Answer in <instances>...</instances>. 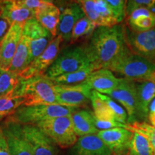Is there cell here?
I'll list each match as a JSON object with an SVG mask.
<instances>
[{
    "instance_id": "cell-17",
    "label": "cell",
    "mask_w": 155,
    "mask_h": 155,
    "mask_svg": "<svg viewBox=\"0 0 155 155\" xmlns=\"http://www.w3.org/2000/svg\"><path fill=\"white\" fill-rule=\"evenodd\" d=\"M122 78H116L109 69L101 68L93 71L84 83L92 91L107 96L110 92L117 88Z\"/></svg>"
},
{
    "instance_id": "cell-1",
    "label": "cell",
    "mask_w": 155,
    "mask_h": 155,
    "mask_svg": "<svg viewBox=\"0 0 155 155\" xmlns=\"http://www.w3.org/2000/svg\"><path fill=\"white\" fill-rule=\"evenodd\" d=\"M127 47L124 26L97 27L83 48L95 71L108 68Z\"/></svg>"
},
{
    "instance_id": "cell-28",
    "label": "cell",
    "mask_w": 155,
    "mask_h": 155,
    "mask_svg": "<svg viewBox=\"0 0 155 155\" xmlns=\"http://www.w3.org/2000/svg\"><path fill=\"white\" fill-rule=\"evenodd\" d=\"M25 103L24 97L13 94L0 97V119L12 115L17 108L24 105Z\"/></svg>"
},
{
    "instance_id": "cell-37",
    "label": "cell",
    "mask_w": 155,
    "mask_h": 155,
    "mask_svg": "<svg viewBox=\"0 0 155 155\" xmlns=\"http://www.w3.org/2000/svg\"><path fill=\"white\" fill-rule=\"evenodd\" d=\"M0 155H11L2 127H0Z\"/></svg>"
},
{
    "instance_id": "cell-32",
    "label": "cell",
    "mask_w": 155,
    "mask_h": 155,
    "mask_svg": "<svg viewBox=\"0 0 155 155\" xmlns=\"http://www.w3.org/2000/svg\"><path fill=\"white\" fill-rule=\"evenodd\" d=\"M100 95L116 121H119V123L123 124H127L128 116L124 108L121 105H119L117 102L114 101V99H112L111 97L101 94H100Z\"/></svg>"
},
{
    "instance_id": "cell-29",
    "label": "cell",
    "mask_w": 155,
    "mask_h": 155,
    "mask_svg": "<svg viewBox=\"0 0 155 155\" xmlns=\"http://www.w3.org/2000/svg\"><path fill=\"white\" fill-rule=\"evenodd\" d=\"M96 28V25L86 16L83 17L78 21L73 29L71 42L73 44L83 37L92 35Z\"/></svg>"
},
{
    "instance_id": "cell-14",
    "label": "cell",
    "mask_w": 155,
    "mask_h": 155,
    "mask_svg": "<svg viewBox=\"0 0 155 155\" xmlns=\"http://www.w3.org/2000/svg\"><path fill=\"white\" fill-rule=\"evenodd\" d=\"M22 132L33 155H58L56 144L35 125H22Z\"/></svg>"
},
{
    "instance_id": "cell-21",
    "label": "cell",
    "mask_w": 155,
    "mask_h": 155,
    "mask_svg": "<svg viewBox=\"0 0 155 155\" xmlns=\"http://www.w3.org/2000/svg\"><path fill=\"white\" fill-rule=\"evenodd\" d=\"M1 14L10 21L15 22L24 23L32 17H35V13L23 5L21 0L0 1Z\"/></svg>"
},
{
    "instance_id": "cell-6",
    "label": "cell",
    "mask_w": 155,
    "mask_h": 155,
    "mask_svg": "<svg viewBox=\"0 0 155 155\" xmlns=\"http://www.w3.org/2000/svg\"><path fill=\"white\" fill-rule=\"evenodd\" d=\"M92 65L83 47L67 48L60 53L45 75L53 78Z\"/></svg>"
},
{
    "instance_id": "cell-18",
    "label": "cell",
    "mask_w": 155,
    "mask_h": 155,
    "mask_svg": "<svg viewBox=\"0 0 155 155\" xmlns=\"http://www.w3.org/2000/svg\"><path fill=\"white\" fill-rule=\"evenodd\" d=\"M86 16L83 9L78 2L71 4L63 9L60 16L58 35L65 41L71 42V35L75 25Z\"/></svg>"
},
{
    "instance_id": "cell-9",
    "label": "cell",
    "mask_w": 155,
    "mask_h": 155,
    "mask_svg": "<svg viewBox=\"0 0 155 155\" xmlns=\"http://www.w3.org/2000/svg\"><path fill=\"white\" fill-rule=\"evenodd\" d=\"M123 106L128 116L127 124L139 121V109L137 104L135 81L122 78L116 88L108 94Z\"/></svg>"
},
{
    "instance_id": "cell-35",
    "label": "cell",
    "mask_w": 155,
    "mask_h": 155,
    "mask_svg": "<svg viewBox=\"0 0 155 155\" xmlns=\"http://www.w3.org/2000/svg\"><path fill=\"white\" fill-rule=\"evenodd\" d=\"M12 23L2 15H0V42L5 38L12 26Z\"/></svg>"
},
{
    "instance_id": "cell-25",
    "label": "cell",
    "mask_w": 155,
    "mask_h": 155,
    "mask_svg": "<svg viewBox=\"0 0 155 155\" xmlns=\"http://www.w3.org/2000/svg\"><path fill=\"white\" fill-rule=\"evenodd\" d=\"M95 70L93 65L85 68L75 71V72L66 73L60 76L53 78L51 79L55 85H77L85 82L88 75Z\"/></svg>"
},
{
    "instance_id": "cell-26",
    "label": "cell",
    "mask_w": 155,
    "mask_h": 155,
    "mask_svg": "<svg viewBox=\"0 0 155 155\" xmlns=\"http://www.w3.org/2000/svg\"><path fill=\"white\" fill-rule=\"evenodd\" d=\"M127 155H153V149L150 140L140 134L133 132Z\"/></svg>"
},
{
    "instance_id": "cell-20",
    "label": "cell",
    "mask_w": 155,
    "mask_h": 155,
    "mask_svg": "<svg viewBox=\"0 0 155 155\" xmlns=\"http://www.w3.org/2000/svg\"><path fill=\"white\" fill-rule=\"evenodd\" d=\"M137 104L139 109V121L148 122L149 108L155 98V83L152 81L136 82Z\"/></svg>"
},
{
    "instance_id": "cell-11",
    "label": "cell",
    "mask_w": 155,
    "mask_h": 155,
    "mask_svg": "<svg viewBox=\"0 0 155 155\" xmlns=\"http://www.w3.org/2000/svg\"><path fill=\"white\" fill-rule=\"evenodd\" d=\"M57 104L79 108L91 101L92 89L85 83L77 85H55Z\"/></svg>"
},
{
    "instance_id": "cell-34",
    "label": "cell",
    "mask_w": 155,
    "mask_h": 155,
    "mask_svg": "<svg viewBox=\"0 0 155 155\" xmlns=\"http://www.w3.org/2000/svg\"><path fill=\"white\" fill-rule=\"evenodd\" d=\"M155 6V0H129L127 1L126 17L129 16L135 9L139 8H147L150 11Z\"/></svg>"
},
{
    "instance_id": "cell-12",
    "label": "cell",
    "mask_w": 155,
    "mask_h": 155,
    "mask_svg": "<svg viewBox=\"0 0 155 155\" xmlns=\"http://www.w3.org/2000/svg\"><path fill=\"white\" fill-rule=\"evenodd\" d=\"M86 16L97 27H113L119 25L106 0L78 1Z\"/></svg>"
},
{
    "instance_id": "cell-27",
    "label": "cell",
    "mask_w": 155,
    "mask_h": 155,
    "mask_svg": "<svg viewBox=\"0 0 155 155\" xmlns=\"http://www.w3.org/2000/svg\"><path fill=\"white\" fill-rule=\"evenodd\" d=\"M19 82V75L0 68V97L13 94Z\"/></svg>"
},
{
    "instance_id": "cell-31",
    "label": "cell",
    "mask_w": 155,
    "mask_h": 155,
    "mask_svg": "<svg viewBox=\"0 0 155 155\" xmlns=\"http://www.w3.org/2000/svg\"><path fill=\"white\" fill-rule=\"evenodd\" d=\"M126 129L132 132L139 133L146 137L151 143L155 141V127L151 125L148 122L136 121L126 124Z\"/></svg>"
},
{
    "instance_id": "cell-23",
    "label": "cell",
    "mask_w": 155,
    "mask_h": 155,
    "mask_svg": "<svg viewBox=\"0 0 155 155\" xmlns=\"http://www.w3.org/2000/svg\"><path fill=\"white\" fill-rule=\"evenodd\" d=\"M71 117L73 129L78 137L97 134L98 132L95 126L94 114L86 110H76Z\"/></svg>"
},
{
    "instance_id": "cell-24",
    "label": "cell",
    "mask_w": 155,
    "mask_h": 155,
    "mask_svg": "<svg viewBox=\"0 0 155 155\" xmlns=\"http://www.w3.org/2000/svg\"><path fill=\"white\" fill-rule=\"evenodd\" d=\"M30 44L28 40L25 36H22L18 47L12 61L9 71L19 74L30 64Z\"/></svg>"
},
{
    "instance_id": "cell-15",
    "label": "cell",
    "mask_w": 155,
    "mask_h": 155,
    "mask_svg": "<svg viewBox=\"0 0 155 155\" xmlns=\"http://www.w3.org/2000/svg\"><path fill=\"white\" fill-rule=\"evenodd\" d=\"M24 24L12 23L8 32L0 42V68L9 70L10 67L12 58L22 38Z\"/></svg>"
},
{
    "instance_id": "cell-10",
    "label": "cell",
    "mask_w": 155,
    "mask_h": 155,
    "mask_svg": "<svg viewBox=\"0 0 155 155\" xmlns=\"http://www.w3.org/2000/svg\"><path fill=\"white\" fill-rule=\"evenodd\" d=\"M63 41L60 36L55 37L43 53L35 58L26 69L19 73V78L26 80L37 75L45 74L59 55L61 44Z\"/></svg>"
},
{
    "instance_id": "cell-19",
    "label": "cell",
    "mask_w": 155,
    "mask_h": 155,
    "mask_svg": "<svg viewBox=\"0 0 155 155\" xmlns=\"http://www.w3.org/2000/svg\"><path fill=\"white\" fill-rule=\"evenodd\" d=\"M71 155H114L97 134L87 135L78 139L72 147Z\"/></svg>"
},
{
    "instance_id": "cell-38",
    "label": "cell",
    "mask_w": 155,
    "mask_h": 155,
    "mask_svg": "<svg viewBox=\"0 0 155 155\" xmlns=\"http://www.w3.org/2000/svg\"><path fill=\"white\" fill-rule=\"evenodd\" d=\"M148 123L155 127V98L151 102L149 108Z\"/></svg>"
},
{
    "instance_id": "cell-5",
    "label": "cell",
    "mask_w": 155,
    "mask_h": 155,
    "mask_svg": "<svg viewBox=\"0 0 155 155\" xmlns=\"http://www.w3.org/2000/svg\"><path fill=\"white\" fill-rule=\"evenodd\" d=\"M35 126L61 148L72 147L78 139L73 129L71 116L49 119Z\"/></svg>"
},
{
    "instance_id": "cell-2",
    "label": "cell",
    "mask_w": 155,
    "mask_h": 155,
    "mask_svg": "<svg viewBox=\"0 0 155 155\" xmlns=\"http://www.w3.org/2000/svg\"><path fill=\"white\" fill-rule=\"evenodd\" d=\"M108 69L122 75L124 78L136 82L152 81L155 83V65L134 53L128 46L110 64Z\"/></svg>"
},
{
    "instance_id": "cell-36",
    "label": "cell",
    "mask_w": 155,
    "mask_h": 155,
    "mask_svg": "<svg viewBox=\"0 0 155 155\" xmlns=\"http://www.w3.org/2000/svg\"><path fill=\"white\" fill-rule=\"evenodd\" d=\"M23 5L30 9L31 10L34 11L35 13L39 8L42 7L45 3L46 1L44 0H21Z\"/></svg>"
},
{
    "instance_id": "cell-7",
    "label": "cell",
    "mask_w": 155,
    "mask_h": 155,
    "mask_svg": "<svg viewBox=\"0 0 155 155\" xmlns=\"http://www.w3.org/2000/svg\"><path fill=\"white\" fill-rule=\"evenodd\" d=\"M22 35L28 39L30 44V63L35 58L41 55L55 38L35 17H32L25 22Z\"/></svg>"
},
{
    "instance_id": "cell-8",
    "label": "cell",
    "mask_w": 155,
    "mask_h": 155,
    "mask_svg": "<svg viewBox=\"0 0 155 155\" xmlns=\"http://www.w3.org/2000/svg\"><path fill=\"white\" fill-rule=\"evenodd\" d=\"M124 29L128 48L155 65V27L143 32H133L126 26Z\"/></svg>"
},
{
    "instance_id": "cell-13",
    "label": "cell",
    "mask_w": 155,
    "mask_h": 155,
    "mask_svg": "<svg viewBox=\"0 0 155 155\" xmlns=\"http://www.w3.org/2000/svg\"><path fill=\"white\" fill-rule=\"evenodd\" d=\"M97 136L114 155H127L132 139L133 132L126 128L117 127L98 131Z\"/></svg>"
},
{
    "instance_id": "cell-30",
    "label": "cell",
    "mask_w": 155,
    "mask_h": 155,
    "mask_svg": "<svg viewBox=\"0 0 155 155\" xmlns=\"http://www.w3.org/2000/svg\"><path fill=\"white\" fill-rule=\"evenodd\" d=\"M127 24L129 25L128 28L133 32H147L155 27V15L140 16L134 20L127 22Z\"/></svg>"
},
{
    "instance_id": "cell-33",
    "label": "cell",
    "mask_w": 155,
    "mask_h": 155,
    "mask_svg": "<svg viewBox=\"0 0 155 155\" xmlns=\"http://www.w3.org/2000/svg\"><path fill=\"white\" fill-rule=\"evenodd\" d=\"M113 11L116 19L120 24L126 18L127 1L124 0H106Z\"/></svg>"
},
{
    "instance_id": "cell-22",
    "label": "cell",
    "mask_w": 155,
    "mask_h": 155,
    "mask_svg": "<svg viewBox=\"0 0 155 155\" xmlns=\"http://www.w3.org/2000/svg\"><path fill=\"white\" fill-rule=\"evenodd\" d=\"M61 12L52 2L45 3L35 12V18L53 37L58 36V28Z\"/></svg>"
},
{
    "instance_id": "cell-39",
    "label": "cell",
    "mask_w": 155,
    "mask_h": 155,
    "mask_svg": "<svg viewBox=\"0 0 155 155\" xmlns=\"http://www.w3.org/2000/svg\"><path fill=\"white\" fill-rule=\"evenodd\" d=\"M1 12H2V8H1V5H0V15H1Z\"/></svg>"
},
{
    "instance_id": "cell-16",
    "label": "cell",
    "mask_w": 155,
    "mask_h": 155,
    "mask_svg": "<svg viewBox=\"0 0 155 155\" xmlns=\"http://www.w3.org/2000/svg\"><path fill=\"white\" fill-rule=\"evenodd\" d=\"M2 128L11 155H33L30 146L23 134L22 124L9 119Z\"/></svg>"
},
{
    "instance_id": "cell-3",
    "label": "cell",
    "mask_w": 155,
    "mask_h": 155,
    "mask_svg": "<svg viewBox=\"0 0 155 155\" xmlns=\"http://www.w3.org/2000/svg\"><path fill=\"white\" fill-rule=\"evenodd\" d=\"M53 81L45 74L23 80L19 78L17 88L13 93L25 98L24 106L40 104H58Z\"/></svg>"
},
{
    "instance_id": "cell-4",
    "label": "cell",
    "mask_w": 155,
    "mask_h": 155,
    "mask_svg": "<svg viewBox=\"0 0 155 155\" xmlns=\"http://www.w3.org/2000/svg\"><path fill=\"white\" fill-rule=\"evenodd\" d=\"M77 108L59 104L22 105L9 119L22 125H36L49 119L71 116Z\"/></svg>"
}]
</instances>
